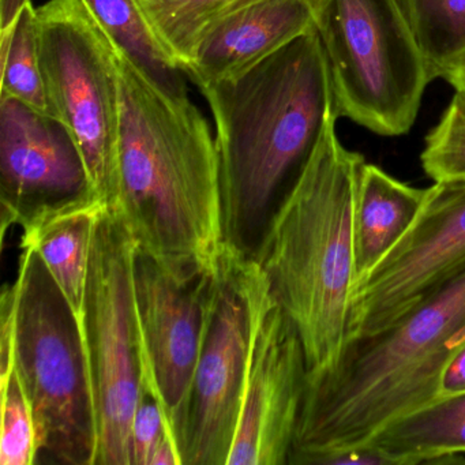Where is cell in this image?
<instances>
[{
	"instance_id": "obj_1",
	"label": "cell",
	"mask_w": 465,
	"mask_h": 465,
	"mask_svg": "<svg viewBox=\"0 0 465 465\" xmlns=\"http://www.w3.org/2000/svg\"><path fill=\"white\" fill-rule=\"evenodd\" d=\"M121 133L114 206L137 249L187 279L214 273L225 238L216 140L189 94L163 88L118 51Z\"/></svg>"
},
{
	"instance_id": "obj_2",
	"label": "cell",
	"mask_w": 465,
	"mask_h": 465,
	"mask_svg": "<svg viewBox=\"0 0 465 465\" xmlns=\"http://www.w3.org/2000/svg\"><path fill=\"white\" fill-rule=\"evenodd\" d=\"M201 92L216 126L225 238L252 257L272 212L340 118L317 28Z\"/></svg>"
},
{
	"instance_id": "obj_3",
	"label": "cell",
	"mask_w": 465,
	"mask_h": 465,
	"mask_svg": "<svg viewBox=\"0 0 465 465\" xmlns=\"http://www.w3.org/2000/svg\"><path fill=\"white\" fill-rule=\"evenodd\" d=\"M364 163L341 145L331 122L252 257L298 331L309 374L333 370L347 342L356 282L353 214Z\"/></svg>"
},
{
	"instance_id": "obj_4",
	"label": "cell",
	"mask_w": 465,
	"mask_h": 465,
	"mask_svg": "<svg viewBox=\"0 0 465 465\" xmlns=\"http://www.w3.org/2000/svg\"><path fill=\"white\" fill-rule=\"evenodd\" d=\"M465 342V272L393 325L345 345L333 370L307 372L288 465L367 445L394 419L438 399L449 359Z\"/></svg>"
},
{
	"instance_id": "obj_5",
	"label": "cell",
	"mask_w": 465,
	"mask_h": 465,
	"mask_svg": "<svg viewBox=\"0 0 465 465\" xmlns=\"http://www.w3.org/2000/svg\"><path fill=\"white\" fill-rule=\"evenodd\" d=\"M20 247L0 320L9 323L13 359L34 413L39 464L94 465V394L80 320L42 257Z\"/></svg>"
},
{
	"instance_id": "obj_6",
	"label": "cell",
	"mask_w": 465,
	"mask_h": 465,
	"mask_svg": "<svg viewBox=\"0 0 465 465\" xmlns=\"http://www.w3.org/2000/svg\"><path fill=\"white\" fill-rule=\"evenodd\" d=\"M315 28L339 115L385 137L410 132L431 80L397 0H323Z\"/></svg>"
},
{
	"instance_id": "obj_7",
	"label": "cell",
	"mask_w": 465,
	"mask_h": 465,
	"mask_svg": "<svg viewBox=\"0 0 465 465\" xmlns=\"http://www.w3.org/2000/svg\"><path fill=\"white\" fill-rule=\"evenodd\" d=\"M137 243L107 205L94 223L80 325L94 394V465H133L132 423L141 394V352L133 295Z\"/></svg>"
},
{
	"instance_id": "obj_8",
	"label": "cell",
	"mask_w": 465,
	"mask_h": 465,
	"mask_svg": "<svg viewBox=\"0 0 465 465\" xmlns=\"http://www.w3.org/2000/svg\"><path fill=\"white\" fill-rule=\"evenodd\" d=\"M40 64L54 118L74 138L92 192L115 194L121 133L118 50L80 0L37 9Z\"/></svg>"
},
{
	"instance_id": "obj_9",
	"label": "cell",
	"mask_w": 465,
	"mask_h": 465,
	"mask_svg": "<svg viewBox=\"0 0 465 465\" xmlns=\"http://www.w3.org/2000/svg\"><path fill=\"white\" fill-rule=\"evenodd\" d=\"M214 273L182 279L151 255L138 249L135 252L133 295L140 340L141 386L156 397L182 465Z\"/></svg>"
},
{
	"instance_id": "obj_10",
	"label": "cell",
	"mask_w": 465,
	"mask_h": 465,
	"mask_svg": "<svg viewBox=\"0 0 465 465\" xmlns=\"http://www.w3.org/2000/svg\"><path fill=\"white\" fill-rule=\"evenodd\" d=\"M465 272V179L435 182L399 243L356 282L347 342L393 325Z\"/></svg>"
},
{
	"instance_id": "obj_11",
	"label": "cell",
	"mask_w": 465,
	"mask_h": 465,
	"mask_svg": "<svg viewBox=\"0 0 465 465\" xmlns=\"http://www.w3.org/2000/svg\"><path fill=\"white\" fill-rule=\"evenodd\" d=\"M252 337L243 401L227 465H288L307 363L295 326L274 302L262 271L246 262Z\"/></svg>"
},
{
	"instance_id": "obj_12",
	"label": "cell",
	"mask_w": 465,
	"mask_h": 465,
	"mask_svg": "<svg viewBox=\"0 0 465 465\" xmlns=\"http://www.w3.org/2000/svg\"><path fill=\"white\" fill-rule=\"evenodd\" d=\"M247 258L231 249L212 282L183 465H227L230 459L252 348Z\"/></svg>"
},
{
	"instance_id": "obj_13",
	"label": "cell",
	"mask_w": 465,
	"mask_h": 465,
	"mask_svg": "<svg viewBox=\"0 0 465 465\" xmlns=\"http://www.w3.org/2000/svg\"><path fill=\"white\" fill-rule=\"evenodd\" d=\"M2 222L94 194L80 149L59 119L0 96Z\"/></svg>"
},
{
	"instance_id": "obj_14",
	"label": "cell",
	"mask_w": 465,
	"mask_h": 465,
	"mask_svg": "<svg viewBox=\"0 0 465 465\" xmlns=\"http://www.w3.org/2000/svg\"><path fill=\"white\" fill-rule=\"evenodd\" d=\"M323 0H257L217 24L183 69L198 88L243 74L317 25Z\"/></svg>"
},
{
	"instance_id": "obj_15",
	"label": "cell",
	"mask_w": 465,
	"mask_h": 465,
	"mask_svg": "<svg viewBox=\"0 0 465 465\" xmlns=\"http://www.w3.org/2000/svg\"><path fill=\"white\" fill-rule=\"evenodd\" d=\"M105 206L96 195L86 194L39 209L20 224V246L32 247L42 257L78 320L85 304L94 223Z\"/></svg>"
},
{
	"instance_id": "obj_16",
	"label": "cell",
	"mask_w": 465,
	"mask_h": 465,
	"mask_svg": "<svg viewBox=\"0 0 465 465\" xmlns=\"http://www.w3.org/2000/svg\"><path fill=\"white\" fill-rule=\"evenodd\" d=\"M427 194L429 189L402 183L377 165L364 163L353 214L356 282L407 233L420 213Z\"/></svg>"
},
{
	"instance_id": "obj_17",
	"label": "cell",
	"mask_w": 465,
	"mask_h": 465,
	"mask_svg": "<svg viewBox=\"0 0 465 465\" xmlns=\"http://www.w3.org/2000/svg\"><path fill=\"white\" fill-rule=\"evenodd\" d=\"M367 445L389 465L465 462V393L438 397L394 419Z\"/></svg>"
},
{
	"instance_id": "obj_18",
	"label": "cell",
	"mask_w": 465,
	"mask_h": 465,
	"mask_svg": "<svg viewBox=\"0 0 465 465\" xmlns=\"http://www.w3.org/2000/svg\"><path fill=\"white\" fill-rule=\"evenodd\" d=\"M254 2L257 0H134L152 37L182 72L217 24Z\"/></svg>"
},
{
	"instance_id": "obj_19",
	"label": "cell",
	"mask_w": 465,
	"mask_h": 465,
	"mask_svg": "<svg viewBox=\"0 0 465 465\" xmlns=\"http://www.w3.org/2000/svg\"><path fill=\"white\" fill-rule=\"evenodd\" d=\"M430 80L449 81L465 61V0H397Z\"/></svg>"
},
{
	"instance_id": "obj_20",
	"label": "cell",
	"mask_w": 465,
	"mask_h": 465,
	"mask_svg": "<svg viewBox=\"0 0 465 465\" xmlns=\"http://www.w3.org/2000/svg\"><path fill=\"white\" fill-rule=\"evenodd\" d=\"M107 34L116 50L132 59L157 84L176 94H187L184 73L165 55L146 28L134 0H80Z\"/></svg>"
},
{
	"instance_id": "obj_21",
	"label": "cell",
	"mask_w": 465,
	"mask_h": 465,
	"mask_svg": "<svg viewBox=\"0 0 465 465\" xmlns=\"http://www.w3.org/2000/svg\"><path fill=\"white\" fill-rule=\"evenodd\" d=\"M0 328V465H36L39 442L34 413L15 369L9 323L2 321Z\"/></svg>"
},
{
	"instance_id": "obj_22",
	"label": "cell",
	"mask_w": 465,
	"mask_h": 465,
	"mask_svg": "<svg viewBox=\"0 0 465 465\" xmlns=\"http://www.w3.org/2000/svg\"><path fill=\"white\" fill-rule=\"evenodd\" d=\"M2 91L0 96L20 100L39 113H51L40 64L37 9L26 6L9 31L0 34Z\"/></svg>"
},
{
	"instance_id": "obj_23",
	"label": "cell",
	"mask_w": 465,
	"mask_h": 465,
	"mask_svg": "<svg viewBox=\"0 0 465 465\" xmlns=\"http://www.w3.org/2000/svg\"><path fill=\"white\" fill-rule=\"evenodd\" d=\"M420 162L434 182L465 179V94H454L440 124L427 135Z\"/></svg>"
},
{
	"instance_id": "obj_24",
	"label": "cell",
	"mask_w": 465,
	"mask_h": 465,
	"mask_svg": "<svg viewBox=\"0 0 465 465\" xmlns=\"http://www.w3.org/2000/svg\"><path fill=\"white\" fill-rule=\"evenodd\" d=\"M133 465H182L156 397L141 386L132 423Z\"/></svg>"
},
{
	"instance_id": "obj_25",
	"label": "cell",
	"mask_w": 465,
	"mask_h": 465,
	"mask_svg": "<svg viewBox=\"0 0 465 465\" xmlns=\"http://www.w3.org/2000/svg\"><path fill=\"white\" fill-rule=\"evenodd\" d=\"M312 465H389L385 457L371 445L337 449L321 454Z\"/></svg>"
},
{
	"instance_id": "obj_26",
	"label": "cell",
	"mask_w": 465,
	"mask_h": 465,
	"mask_svg": "<svg viewBox=\"0 0 465 465\" xmlns=\"http://www.w3.org/2000/svg\"><path fill=\"white\" fill-rule=\"evenodd\" d=\"M465 393V342L449 359L440 380L438 397Z\"/></svg>"
},
{
	"instance_id": "obj_27",
	"label": "cell",
	"mask_w": 465,
	"mask_h": 465,
	"mask_svg": "<svg viewBox=\"0 0 465 465\" xmlns=\"http://www.w3.org/2000/svg\"><path fill=\"white\" fill-rule=\"evenodd\" d=\"M32 0H0V34L9 31Z\"/></svg>"
},
{
	"instance_id": "obj_28",
	"label": "cell",
	"mask_w": 465,
	"mask_h": 465,
	"mask_svg": "<svg viewBox=\"0 0 465 465\" xmlns=\"http://www.w3.org/2000/svg\"><path fill=\"white\" fill-rule=\"evenodd\" d=\"M457 92H461V94H465V61L462 62L461 67H460L459 72L448 81Z\"/></svg>"
}]
</instances>
